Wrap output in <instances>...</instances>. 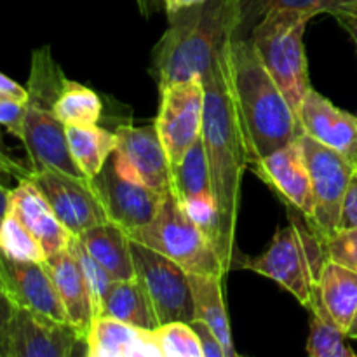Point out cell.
<instances>
[{"mask_svg":"<svg viewBox=\"0 0 357 357\" xmlns=\"http://www.w3.org/2000/svg\"><path fill=\"white\" fill-rule=\"evenodd\" d=\"M86 338L68 323L13 307L0 330L2 357H70L82 354Z\"/></svg>","mask_w":357,"mask_h":357,"instance_id":"cell-10","label":"cell"},{"mask_svg":"<svg viewBox=\"0 0 357 357\" xmlns=\"http://www.w3.org/2000/svg\"><path fill=\"white\" fill-rule=\"evenodd\" d=\"M0 100H16L26 103L28 91L26 87L20 86V84L14 82L10 77L3 75V73L0 72Z\"/></svg>","mask_w":357,"mask_h":357,"instance_id":"cell-36","label":"cell"},{"mask_svg":"<svg viewBox=\"0 0 357 357\" xmlns=\"http://www.w3.org/2000/svg\"><path fill=\"white\" fill-rule=\"evenodd\" d=\"M298 139L305 153L314 195V213L309 225L328 241L338 232L342 202L357 164L310 136L300 135Z\"/></svg>","mask_w":357,"mask_h":357,"instance_id":"cell-9","label":"cell"},{"mask_svg":"<svg viewBox=\"0 0 357 357\" xmlns=\"http://www.w3.org/2000/svg\"><path fill=\"white\" fill-rule=\"evenodd\" d=\"M115 135L117 146L112 159L119 174L162 194L169 190L171 162L155 124L121 126Z\"/></svg>","mask_w":357,"mask_h":357,"instance_id":"cell-13","label":"cell"},{"mask_svg":"<svg viewBox=\"0 0 357 357\" xmlns=\"http://www.w3.org/2000/svg\"><path fill=\"white\" fill-rule=\"evenodd\" d=\"M66 142L73 160L87 180L105 167L117 146V135L94 126H66Z\"/></svg>","mask_w":357,"mask_h":357,"instance_id":"cell-26","label":"cell"},{"mask_svg":"<svg viewBox=\"0 0 357 357\" xmlns=\"http://www.w3.org/2000/svg\"><path fill=\"white\" fill-rule=\"evenodd\" d=\"M234 37L227 38L209 72L202 77L204 117L201 138L215 195L216 251L227 274L241 261L236 230L241 185L244 171L250 167V149L230 75V42Z\"/></svg>","mask_w":357,"mask_h":357,"instance_id":"cell-1","label":"cell"},{"mask_svg":"<svg viewBox=\"0 0 357 357\" xmlns=\"http://www.w3.org/2000/svg\"><path fill=\"white\" fill-rule=\"evenodd\" d=\"M44 265L54 282L68 323L86 338L96 317V303L72 246L45 258Z\"/></svg>","mask_w":357,"mask_h":357,"instance_id":"cell-19","label":"cell"},{"mask_svg":"<svg viewBox=\"0 0 357 357\" xmlns=\"http://www.w3.org/2000/svg\"><path fill=\"white\" fill-rule=\"evenodd\" d=\"M326 261V241L307 220L300 222L291 215L289 225L275 232L267 251L257 258H241L239 267L272 279L309 309Z\"/></svg>","mask_w":357,"mask_h":357,"instance_id":"cell-5","label":"cell"},{"mask_svg":"<svg viewBox=\"0 0 357 357\" xmlns=\"http://www.w3.org/2000/svg\"><path fill=\"white\" fill-rule=\"evenodd\" d=\"M0 251L21 261H45L47 258L44 248L10 211L0 223Z\"/></svg>","mask_w":357,"mask_h":357,"instance_id":"cell-30","label":"cell"},{"mask_svg":"<svg viewBox=\"0 0 357 357\" xmlns=\"http://www.w3.org/2000/svg\"><path fill=\"white\" fill-rule=\"evenodd\" d=\"M66 80L49 45L31 52L26 115L20 142L26 150L31 169H54L86 178L70 153L66 126L54 114V101Z\"/></svg>","mask_w":357,"mask_h":357,"instance_id":"cell-4","label":"cell"},{"mask_svg":"<svg viewBox=\"0 0 357 357\" xmlns=\"http://www.w3.org/2000/svg\"><path fill=\"white\" fill-rule=\"evenodd\" d=\"M160 91L155 128L169 157L171 166L180 164L194 143L201 138L204 117V84L202 79L180 80Z\"/></svg>","mask_w":357,"mask_h":357,"instance_id":"cell-11","label":"cell"},{"mask_svg":"<svg viewBox=\"0 0 357 357\" xmlns=\"http://www.w3.org/2000/svg\"><path fill=\"white\" fill-rule=\"evenodd\" d=\"M75 237L114 281L135 279L131 237L122 227L105 222Z\"/></svg>","mask_w":357,"mask_h":357,"instance_id":"cell-22","label":"cell"},{"mask_svg":"<svg viewBox=\"0 0 357 357\" xmlns=\"http://www.w3.org/2000/svg\"><path fill=\"white\" fill-rule=\"evenodd\" d=\"M206 2V0H164V6H166L167 16L178 13L181 9H187V7L197 6V3Z\"/></svg>","mask_w":357,"mask_h":357,"instance_id":"cell-38","label":"cell"},{"mask_svg":"<svg viewBox=\"0 0 357 357\" xmlns=\"http://www.w3.org/2000/svg\"><path fill=\"white\" fill-rule=\"evenodd\" d=\"M310 333L307 340V354L310 357H356L349 347L347 333L333 321L316 295L310 303Z\"/></svg>","mask_w":357,"mask_h":357,"instance_id":"cell-27","label":"cell"},{"mask_svg":"<svg viewBox=\"0 0 357 357\" xmlns=\"http://www.w3.org/2000/svg\"><path fill=\"white\" fill-rule=\"evenodd\" d=\"M347 337H349V338H354V340H357V312H356V316H354V321H352L351 328H349Z\"/></svg>","mask_w":357,"mask_h":357,"instance_id":"cell-42","label":"cell"},{"mask_svg":"<svg viewBox=\"0 0 357 357\" xmlns=\"http://www.w3.org/2000/svg\"><path fill=\"white\" fill-rule=\"evenodd\" d=\"M352 2H354V3H357V0H352Z\"/></svg>","mask_w":357,"mask_h":357,"instance_id":"cell-43","label":"cell"},{"mask_svg":"<svg viewBox=\"0 0 357 357\" xmlns=\"http://www.w3.org/2000/svg\"><path fill=\"white\" fill-rule=\"evenodd\" d=\"M160 357H202V347L190 323L173 321L153 330Z\"/></svg>","mask_w":357,"mask_h":357,"instance_id":"cell-31","label":"cell"},{"mask_svg":"<svg viewBox=\"0 0 357 357\" xmlns=\"http://www.w3.org/2000/svg\"><path fill=\"white\" fill-rule=\"evenodd\" d=\"M250 167L286 202V206L302 213L307 222L312 218V187L305 153L298 138L268 155L251 160Z\"/></svg>","mask_w":357,"mask_h":357,"instance_id":"cell-16","label":"cell"},{"mask_svg":"<svg viewBox=\"0 0 357 357\" xmlns=\"http://www.w3.org/2000/svg\"><path fill=\"white\" fill-rule=\"evenodd\" d=\"M188 279H190L192 298H194L195 307L194 319L204 321L215 331V335L225 349L227 357H236L237 351L234 347L229 314H227L225 300H223V278L188 274Z\"/></svg>","mask_w":357,"mask_h":357,"instance_id":"cell-25","label":"cell"},{"mask_svg":"<svg viewBox=\"0 0 357 357\" xmlns=\"http://www.w3.org/2000/svg\"><path fill=\"white\" fill-rule=\"evenodd\" d=\"M98 316L114 317L145 330L160 326L145 291L135 279L112 281L98 305ZM96 316V317H98Z\"/></svg>","mask_w":357,"mask_h":357,"instance_id":"cell-24","label":"cell"},{"mask_svg":"<svg viewBox=\"0 0 357 357\" xmlns=\"http://www.w3.org/2000/svg\"><path fill=\"white\" fill-rule=\"evenodd\" d=\"M230 75L250 162L303 135L298 114L258 58L250 38L236 35L230 42Z\"/></svg>","mask_w":357,"mask_h":357,"instance_id":"cell-3","label":"cell"},{"mask_svg":"<svg viewBox=\"0 0 357 357\" xmlns=\"http://www.w3.org/2000/svg\"><path fill=\"white\" fill-rule=\"evenodd\" d=\"M0 291L13 307L68 323L44 261L13 260L0 251Z\"/></svg>","mask_w":357,"mask_h":357,"instance_id":"cell-15","label":"cell"},{"mask_svg":"<svg viewBox=\"0 0 357 357\" xmlns=\"http://www.w3.org/2000/svg\"><path fill=\"white\" fill-rule=\"evenodd\" d=\"M192 328L197 333L199 342H201L202 347V357H227L225 349H223L222 342L218 340V337L215 335V331L201 319H192L190 321Z\"/></svg>","mask_w":357,"mask_h":357,"instance_id":"cell-35","label":"cell"},{"mask_svg":"<svg viewBox=\"0 0 357 357\" xmlns=\"http://www.w3.org/2000/svg\"><path fill=\"white\" fill-rule=\"evenodd\" d=\"M10 204V188L6 187V183H0V223L9 213Z\"/></svg>","mask_w":357,"mask_h":357,"instance_id":"cell-39","label":"cell"},{"mask_svg":"<svg viewBox=\"0 0 357 357\" xmlns=\"http://www.w3.org/2000/svg\"><path fill=\"white\" fill-rule=\"evenodd\" d=\"M239 0H206L171 14L169 26L152 56L159 89L180 80L202 79L227 38L239 35Z\"/></svg>","mask_w":357,"mask_h":357,"instance_id":"cell-2","label":"cell"},{"mask_svg":"<svg viewBox=\"0 0 357 357\" xmlns=\"http://www.w3.org/2000/svg\"><path fill=\"white\" fill-rule=\"evenodd\" d=\"M89 357H160L153 330L114 317H94L86 337Z\"/></svg>","mask_w":357,"mask_h":357,"instance_id":"cell-21","label":"cell"},{"mask_svg":"<svg viewBox=\"0 0 357 357\" xmlns=\"http://www.w3.org/2000/svg\"><path fill=\"white\" fill-rule=\"evenodd\" d=\"M26 103L16 100H0V126L7 129L17 139L23 135Z\"/></svg>","mask_w":357,"mask_h":357,"instance_id":"cell-33","label":"cell"},{"mask_svg":"<svg viewBox=\"0 0 357 357\" xmlns=\"http://www.w3.org/2000/svg\"><path fill=\"white\" fill-rule=\"evenodd\" d=\"M357 229V169L354 171L349 183L347 192L344 195L340 209V222H338V230Z\"/></svg>","mask_w":357,"mask_h":357,"instance_id":"cell-34","label":"cell"},{"mask_svg":"<svg viewBox=\"0 0 357 357\" xmlns=\"http://www.w3.org/2000/svg\"><path fill=\"white\" fill-rule=\"evenodd\" d=\"M9 169H7L6 162H3V159H0V183H6L7 176H9Z\"/></svg>","mask_w":357,"mask_h":357,"instance_id":"cell-41","label":"cell"},{"mask_svg":"<svg viewBox=\"0 0 357 357\" xmlns=\"http://www.w3.org/2000/svg\"><path fill=\"white\" fill-rule=\"evenodd\" d=\"M328 258L357 271V229L338 230L326 241Z\"/></svg>","mask_w":357,"mask_h":357,"instance_id":"cell-32","label":"cell"},{"mask_svg":"<svg viewBox=\"0 0 357 357\" xmlns=\"http://www.w3.org/2000/svg\"><path fill=\"white\" fill-rule=\"evenodd\" d=\"M135 278L145 291L159 324L195 317L190 279L183 267L171 258L131 239Z\"/></svg>","mask_w":357,"mask_h":357,"instance_id":"cell-8","label":"cell"},{"mask_svg":"<svg viewBox=\"0 0 357 357\" xmlns=\"http://www.w3.org/2000/svg\"><path fill=\"white\" fill-rule=\"evenodd\" d=\"M312 17L305 10L278 9L267 13L251 26L250 40L258 58L296 114L312 87L303 47V33Z\"/></svg>","mask_w":357,"mask_h":357,"instance_id":"cell-6","label":"cell"},{"mask_svg":"<svg viewBox=\"0 0 357 357\" xmlns=\"http://www.w3.org/2000/svg\"><path fill=\"white\" fill-rule=\"evenodd\" d=\"M54 114L65 126H94L103 114V103L93 89L66 80L54 101Z\"/></svg>","mask_w":357,"mask_h":357,"instance_id":"cell-28","label":"cell"},{"mask_svg":"<svg viewBox=\"0 0 357 357\" xmlns=\"http://www.w3.org/2000/svg\"><path fill=\"white\" fill-rule=\"evenodd\" d=\"M317 293L335 323L347 333L357 312V271L330 260L324 264Z\"/></svg>","mask_w":357,"mask_h":357,"instance_id":"cell-23","label":"cell"},{"mask_svg":"<svg viewBox=\"0 0 357 357\" xmlns=\"http://www.w3.org/2000/svg\"><path fill=\"white\" fill-rule=\"evenodd\" d=\"M9 211L38 241L47 257L70 246L73 236L59 222L44 195L28 178H20V183L10 190Z\"/></svg>","mask_w":357,"mask_h":357,"instance_id":"cell-20","label":"cell"},{"mask_svg":"<svg viewBox=\"0 0 357 357\" xmlns=\"http://www.w3.org/2000/svg\"><path fill=\"white\" fill-rule=\"evenodd\" d=\"M241 3V28L253 26L258 20L267 13L278 9H293L305 10L312 16L317 14H331L337 16L338 13L351 7L352 0H239Z\"/></svg>","mask_w":357,"mask_h":357,"instance_id":"cell-29","label":"cell"},{"mask_svg":"<svg viewBox=\"0 0 357 357\" xmlns=\"http://www.w3.org/2000/svg\"><path fill=\"white\" fill-rule=\"evenodd\" d=\"M128 236L176 261L188 274L225 278L227 272L215 244L185 211L171 188L164 194L152 222L132 230Z\"/></svg>","mask_w":357,"mask_h":357,"instance_id":"cell-7","label":"cell"},{"mask_svg":"<svg viewBox=\"0 0 357 357\" xmlns=\"http://www.w3.org/2000/svg\"><path fill=\"white\" fill-rule=\"evenodd\" d=\"M169 188L216 248V206L202 138L194 143L180 164L171 166Z\"/></svg>","mask_w":357,"mask_h":357,"instance_id":"cell-17","label":"cell"},{"mask_svg":"<svg viewBox=\"0 0 357 357\" xmlns=\"http://www.w3.org/2000/svg\"><path fill=\"white\" fill-rule=\"evenodd\" d=\"M91 183L107 211L108 220L122 227L128 234L152 222L166 194L119 174L112 155Z\"/></svg>","mask_w":357,"mask_h":357,"instance_id":"cell-14","label":"cell"},{"mask_svg":"<svg viewBox=\"0 0 357 357\" xmlns=\"http://www.w3.org/2000/svg\"><path fill=\"white\" fill-rule=\"evenodd\" d=\"M10 310H13V305H10L9 300L3 296V293L0 291V330H2V326L6 324V321L9 319Z\"/></svg>","mask_w":357,"mask_h":357,"instance_id":"cell-40","label":"cell"},{"mask_svg":"<svg viewBox=\"0 0 357 357\" xmlns=\"http://www.w3.org/2000/svg\"><path fill=\"white\" fill-rule=\"evenodd\" d=\"M337 21L349 31V35L352 37V40L356 42L357 45V3H352L351 7H347L345 10L338 13Z\"/></svg>","mask_w":357,"mask_h":357,"instance_id":"cell-37","label":"cell"},{"mask_svg":"<svg viewBox=\"0 0 357 357\" xmlns=\"http://www.w3.org/2000/svg\"><path fill=\"white\" fill-rule=\"evenodd\" d=\"M303 135L357 164V115L342 110L310 87L298 110Z\"/></svg>","mask_w":357,"mask_h":357,"instance_id":"cell-18","label":"cell"},{"mask_svg":"<svg viewBox=\"0 0 357 357\" xmlns=\"http://www.w3.org/2000/svg\"><path fill=\"white\" fill-rule=\"evenodd\" d=\"M0 357H2V356H0Z\"/></svg>","mask_w":357,"mask_h":357,"instance_id":"cell-44","label":"cell"},{"mask_svg":"<svg viewBox=\"0 0 357 357\" xmlns=\"http://www.w3.org/2000/svg\"><path fill=\"white\" fill-rule=\"evenodd\" d=\"M21 178H28L40 190L72 236L110 222L93 183L86 178L70 176L54 169L23 171Z\"/></svg>","mask_w":357,"mask_h":357,"instance_id":"cell-12","label":"cell"}]
</instances>
